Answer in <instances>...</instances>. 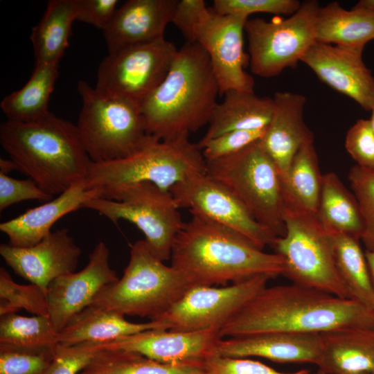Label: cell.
Wrapping results in <instances>:
<instances>
[{
    "label": "cell",
    "instance_id": "obj_1",
    "mask_svg": "<svg viewBox=\"0 0 374 374\" xmlns=\"http://www.w3.org/2000/svg\"><path fill=\"white\" fill-rule=\"evenodd\" d=\"M373 328V310L352 299L292 283L265 287L220 328V333L222 337H232Z\"/></svg>",
    "mask_w": 374,
    "mask_h": 374
},
{
    "label": "cell",
    "instance_id": "obj_2",
    "mask_svg": "<svg viewBox=\"0 0 374 374\" xmlns=\"http://www.w3.org/2000/svg\"><path fill=\"white\" fill-rule=\"evenodd\" d=\"M170 258L192 286L235 283L261 275L272 278L285 271L279 254L264 252L241 234L193 215L179 233Z\"/></svg>",
    "mask_w": 374,
    "mask_h": 374
},
{
    "label": "cell",
    "instance_id": "obj_3",
    "mask_svg": "<svg viewBox=\"0 0 374 374\" xmlns=\"http://www.w3.org/2000/svg\"><path fill=\"white\" fill-rule=\"evenodd\" d=\"M0 143L17 170L52 197L88 176L91 160L76 125L51 112L33 122H3Z\"/></svg>",
    "mask_w": 374,
    "mask_h": 374
},
{
    "label": "cell",
    "instance_id": "obj_4",
    "mask_svg": "<svg viewBox=\"0 0 374 374\" xmlns=\"http://www.w3.org/2000/svg\"><path fill=\"white\" fill-rule=\"evenodd\" d=\"M217 95L207 53L197 42H186L163 80L141 105L148 134L163 141L188 136L208 123Z\"/></svg>",
    "mask_w": 374,
    "mask_h": 374
},
{
    "label": "cell",
    "instance_id": "obj_5",
    "mask_svg": "<svg viewBox=\"0 0 374 374\" xmlns=\"http://www.w3.org/2000/svg\"><path fill=\"white\" fill-rule=\"evenodd\" d=\"M130 254L121 278L105 287L91 305L156 321L192 285L181 271L154 256L144 240L131 244Z\"/></svg>",
    "mask_w": 374,
    "mask_h": 374
},
{
    "label": "cell",
    "instance_id": "obj_6",
    "mask_svg": "<svg viewBox=\"0 0 374 374\" xmlns=\"http://www.w3.org/2000/svg\"><path fill=\"white\" fill-rule=\"evenodd\" d=\"M202 150L188 136L163 141L150 135L131 154L117 160L90 165L85 180L88 188L102 190L150 182L164 191L195 172H206Z\"/></svg>",
    "mask_w": 374,
    "mask_h": 374
},
{
    "label": "cell",
    "instance_id": "obj_7",
    "mask_svg": "<svg viewBox=\"0 0 374 374\" xmlns=\"http://www.w3.org/2000/svg\"><path fill=\"white\" fill-rule=\"evenodd\" d=\"M82 107L77 128L92 162L124 158L149 139L141 106L127 99L105 95L80 80Z\"/></svg>",
    "mask_w": 374,
    "mask_h": 374
},
{
    "label": "cell",
    "instance_id": "obj_8",
    "mask_svg": "<svg viewBox=\"0 0 374 374\" xmlns=\"http://www.w3.org/2000/svg\"><path fill=\"white\" fill-rule=\"evenodd\" d=\"M285 233L271 247L285 260L283 276L293 284L350 299L338 274L330 234L317 213L285 201Z\"/></svg>",
    "mask_w": 374,
    "mask_h": 374
},
{
    "label": "cell",
    "instance_id": "obj_9",
    "mask_svg": "<svg viewBox=\"0 0 374 374\" xmlns=\"http://www.w3.org/2000/svg\"><path fill=\"white\" fill-rule=\"evenodd\" d=\"M206 174L232 192L276 237L285 234L281 176L259 141L231 156L206 161Z\"/></svg>",
    "mask_w": 374,
    "mask_h": 374
},
{
    "label": "cell",
    "instance_id": "obj_10",
    "mask_svg": "<svg viewBox=\"0 0 374 374\" xmlns=\"http://www.w3.org/2000/svg\"><path fill=\"white\" fill-rule=\"evenodd\" d=\"M102 190L101 197L87 201L82 208L93 210L115 224L121 220L134 224L152 253L163 262L169 260L185 223L170 191L150 182Z\"/></svg>",
    "mask_w": 374,
    "mask_h": 374
},
{
    "label": "cell",
    "instance_id": "obj_11",
    "mask_svg": "<svg viewBox=\"0 0 374 374\" xmlns=\"http://www.w3.org/2000/svg\"><path fill=\"white\" fill-rule=\"evenodd\" d=\"M319 7L317 1L308 0L287 18L248 19L244 31L251 72L271 78L295 67L316 42L315 20Z\"/></svg>",
    "mask_w": 374,
    "mask_h": 374
},
{
    "label": "cell",
    "instance_id": "obj_12",
    "mask_svg": "<svg viewBox=\"0 0 374 374\" xmlns=\"http://www.w3.org/2000/svg\"><path fill=\"white\" fill-rule=\"evenodd\" d=\"M177 51L164 37L108 53L98 68L94 87L141 106L166 76Z\"/></svg>",
    "mask_w": 374,
    "mask_h": 374
},
{
    "label": "cell",
    "instance_id": "obj_13",
    "mask_svg": "<svg viewBox=\"0 0 374 374\" xmlns=\"http://www.w3.org/2000/svg\"><path fill=\"white\" fill-rule=\"evenodd\" d=\"M270 277L257 276L224 287L193 285L156 321L164 330L220 329L259 292Z\"/></svg>",
    "mask_w": 374,
    "mask_h": 374
},
{
    "label": "cell",
    "instance_id": "obj_14",
    "mask_svg": "<svg viewBox=\"0 0 374 374\" xmlns=\"http://www.w3.org/2000/svg\"><path fill=\"white\" fill-rule=\"evenodd\" d=\"M170 193L179 208L241 234L260 249L271 247L278 238L260 224L232 192L206 172L191 174L172 186Z\"/></svg>",
    "mask_w": 374,
    "mask_h": 374
},
{
    "label": "cell",
    "instance_id": "obj_15",
    "mask_svg": "<svg viewBox=\"0 0 374 374\" xmlns=\"http://www.w3.org/2000/svg\"><path fill=\"white\" fill-rule=\"evenodd\" d=\"M247 19L206 7L192 28L189 42H197L207 53L220 96L229 90L254 92L253 78L244 70L249 62L243 39Z\"/></svg>",
    "mask_w": 374,
    "mask_h": 374
},
{
    "label": "cell",
    "instance_id": "obj_16",
    "mask_svg": "<svg viewBox=\"0 0 374 374\" xmlns=\"http://www.w3.org/2000/svg\"><path fill=\"white\" fill-rule=\"evenodd\" d=\"M118 278L109 265L108 247L98 242L84 269L60 276L48 286L49 317L56 330L60 332L74 315L92 304L105 287Z\"/></svg>",
    "mask_w": 374,
    "mask_h": 374
},
{
    "label": "cell",
    "instance_id": "obj_17",
    "mask_svg": "<svg viewBox=\"0 0 374 374\" xmlns=\"http://www.w3.org/2000/svg\"><path fill=\"white\" fill-rule=\"evenodd\" d=\"M0 254L16 274L46 293L52 280L75 271L82 250L69 235V230L61 229L51 231L31 247L1 244Z\"/></svg>",
    "mask_w": 374,
    "mask_h": 374
},
{
    "label": "cell",
    "instance_id": "obj_18",
    "mask_svg": "<svg viewBox=\"0 0 374 374\" xmlns=\"http://www.w3.org/2000/svg\"><path fill=\"white\" fill-rule=\"evenodd\" d=\"M223 337L220 330L196 331L148 330L103 341L104 350L117 349L139 353L157 362L168 364L203 362L217 353Z\"/></svg>",
    "mask_w": 374,
    "mask_h": 374
},
{
    "label": "cell",
    "instance_id": "obj_19",
    "mask_svg": "<svg viewBox=\"0 0 374 374\" xmlns=\"http://www.w3.org/2000/svg\"><path fill=\"white\" fill-rule=\"evenodd\" d=\"M301 62L325 84L371 111L374 107V77L362 54L316 42Z\"/></svg>",
    "mask_w": 374,
    "mask_h": 374
},
{
    "label": "cell",
    "instance_id": "obj_20",
    "mask_svg": "<svg viewBox=\"0 0 374 374\" xmlns=\"http://www.w3.org/2000/svg\"><path fill=\"white\" fill-rule=\"evenodd\" d=\"M178 0H129L103 30L108 53L164 37Z\"/></svg>",
    "mask_w": 374,
    "mask_h": 374
},
{
    "label": "cell",
    "instance_id": "obj_21",
    "mask_svg": "<svg viewBox=\"0 0 374 374\" xmlns=\"http://www.w3.org/2000/svg\"><path fill=\"white\" fill-rule=\"evenodd\" d=\"M274 112L260 145L277 166L281 177L304 145L313 143L314 136L305 124V97L290 91L275 93Z\"/></svg>",
    "mask_w": 374,
    "mask_h": 374
},
{
    "label": "cell",
    "instance_id": "obj_22",
    "mask_svg": "<svg viewBox=\"0 0 374 374\" xmlns=\"http://www.w3.org/2000/svg\"><path fill=\"white\" fill-rule=\"evenodd\" d=\"M216 351L231 357H259L279 363L316 364L321 351V336L269 332L222 338Z\"/></svg>",
    "mask_w": 374,
    "mask_h": 374
},
{
    "label": "cell",
    "instance_id": "obj_23",
    "mask_svg": "<svg viewBox=\"0 0 374 374\" xmlns=\"http://www.w3.org/2000/svg\"><path fill=\"white\" fill-rule=\"evenodd\" d=\"M102 195V189L88 188L85 180L79 181L56 198L1 223L0 231L7 235L12 246H33L51 232L53 225L62 217L82 208L84 202Z\"/></svg>",
    "mask_w": 374,
    "mask_h": 374
},
{
    "label": "cell",
    "instance_id": "obj_24",
    "mask_svg": "<svg viewBox=\"0 0 374 374\" xmlns=\"http://www.w3.org/2000/svg\"><path fill=\"white\" fill-rule=\"evenodd\" d=\"M316 365L326 374L371 373L374 371V328H342L320 333Z\"/></svg>",
    "mask_w": 374,
    "mask_h": 374
},
{
    "label": "cell",
    "instance_id": "obj_25",
    "mask_svg": "<svg viewBox=\"0 0 374 374\" xmlns=\"http://www.w3.org/2000/svg\"><path fill=\"white\" fill-rule=\"evenodd\" d=\"M223 96L222 102L216 105L212 113L205 134L197 143L199 149L208 141L224 133L263 129L271 121L273 98L238 90H229Z\"/></svg>",
    "mask_w": 374,
    "mask_h": 374
},
{
    "label": "cell",
    "instance_id": "obj_26",
    "mask_svg": "<svg viewBox=\"0 0 374 374\" xmlns=\"http://www.w3.org/2000/svg\"><path fill=\"white\" fill-rule=\"evenodd\" d=\"M316 42L362 54L374 39V12L353 7L348 10L333 1L319 7L315 20Z\"/></svg>",
    "mask_w": 374,
    "mask_h": 374
},
{
    "label": "cell",
    "instance_id": "obj_27",
    "mask_svg": "<svg viewBox=\"0 0 374 374\" xmlns=\"http://www.w3.org/2000/svg\"><path fill=\"white\" fill-rule=\"evenodd\" d=\"M148 330H164L156 321L132 323L125 315L90 305L75 315L58 333V344L70 346L85 341H109Z\"/></svg>",
    "mask_w": 374,
    "mask_h": 374
},
{
    "label": "cell",
    "instance_id": "obj_28",
    "mask_svg": "<svg viewBox=\"0 0 374 374\" xmlns=\"http://www.w3.org/2000/svg\"><path fill=\"white\" fill-rule=\"evenodd\" d=\"M76 21L75 0H50L30 39L35 64H59L69 40L73 21Z\"/></svg>",
    "mask_w": 374,
    "mask_h": 374
},
{
    "label": "cell",
    "instance_id": "obj_29",
    "mask_svg": "<svg viewBox=\"0 0 374 374\" xmlns=\"http://www.w3.org/2000/svg\"><path fill=\"white\" fill-rule=\"evenodd\" d=\"M59 64H35L28 81L6 96L0 107L8 121L33 122L47 115L48 101L58 76Z\"/></svg>",
    "mask_w": 374,
    "mask_h": 374
},
{
    "label": "cell",
    "instance_id": "obj_30",
    "mask_svg": "<svg viewBox=\"0 0 374 374\" xmlns=\"http://www.w3.org/2000/svg\"><path fill=\"white\" fill-rule=\"evenodd\" d=\"M317 215L328 232L361 240L364 226L357 200L333 172L323 175Z\"/></svg>",
    "mask_w": 374,
    "mask_h": 374
},
{
    "label": "cell",
    "instance_id": "obj_31",
    "mask_svg": "<svg viewBox=\"0 0 374 374\" xmlns=\"http://www.w3.org/2000/svg\"><path fill=\"white\" fill-rule=\"evenodd\" d=\"M328 233L336 267L350 299L374 310V287L360 239L343 233Z\"/></svg>",
    "mask_w": 374,
    "mask_h": 374
},
{
    "label": "cell",
    "instance_id": "obj_32",
    "mask_svg": "<svg viewBox=\"0 0 374 374\" xmlns=\"http://www.w3.org/2000/svg\"><path fill=\"white\" fill-rule=\"evenodd\" d=\"M203 362L163 363L132 351L107 349L79 374H200Z\"/></svg>",
    "mask_w": 374,
    "mask_h": 374
},
{
    "label": "cell",
    "instance_id": "obj_33",
    "mask_svg": "<svg viewBox=\"0 0 374 374\" xmlns=\"http://www.w3.org/2000/svg\"><path fill=\"white\" fill-rule=\"evenodd\" d=\"M322 177L313 143L302 147L281 177L285 201L317 213Z\"/></svg>",
    "mask_w": 374,
    "mask_h": 374
},
{
    "label": "cell",
    "instance_id": "obj_34",
    "mask_svg": "<svg viewBox=\"0 0 374 374\" xmlns=\"http://www.w3.org/2000/svg\"><path fill=\"white\" fill-rule=\"evenodd\" d=\"M58 333L49 317L6 314L0 319V348L53 352Z\"/></svg>",
    "mask_w": 374,
    "mask_h": 374
},
{
    "label": "cell",
    "instance_id": "obj_35",
    "mask_svg": "<svg viewBox=\"0 0 374 374\" xmlns=\"http://www.w3.org/2000/svg\"><path fill=\"white\" fill-rule=\"evenodd\" d=\"M24 309L35 316L49 317L46 293L37 285L15 283L8 271L0 267V316Z\"/></svg>",
    "mask_w": 374,
    "mask_h": 374
},
{
    "label": "cell",
    "instance_id": "obj_36",
    "mask_svg": "<svg viewBox=\"0 0 374 374\" xmlns=\"http://www.w3.org/2000/svg\"><path fill=\"white\" fill-rule=\"evenodd\" d=\"M363 218L364 230L361 240L366 251L374 249V169L357 165L353 166L348 175Z\"/></svg>",
    "mask_w": 374,
    "mask_h": 374
},
{
    "label": "cell",
    "instance_id": "obj_37",
    "mask_svg": "<svg viewBox=\"0 0 374 374\" xmlns=\"http://www.w3.org/2000/svg\"><path fill=\"white\" fill-rule=\"evenodd\" d=\"M104 349L103 342L58 345L46 374H79Z\"/></svg>",
    "mask_w": 374,
    "mask_h": 374
},
{
    "label": "cell",
    "instance_id": "obj_38",
    "mask_svg": "<svg viewBox=\"0 0 374 374\" xmlns=\"http://www.w3.org/2000/svg\"><path fill=\"white\" fill-rule=\"evenodd\" d=\"M55 350L42 353L0 348V374H46Z\"/></svg>",
    "mask_w": 374,
    "mask_h": 374
},
{
    "label": "cell",
    "instance_id": "obj_39",
    "mask_svg": "<svg viewBox=\"0 0 374 374\" xmlns=\"http://www.w3.org/2000/svg\"><path fill=\"white\" fill-rule=\"evenodd\" d=\"M301 5L297 0H215L213 8L221 14L249 17L258 12L291 15Z\"/></svg>",
    "mask_w": 374,
    "mask_h": 374
},
{
    "label": "cell",
    "instance_id": "obj_40",
    "mask_svg": "<svg viewBox=\"0 0 374 374\" xmlns=\"http://www.w3.org/2000/svg\"><path fill=\"white\" fill-rule=\"evenodd\" d=\"M266 128L224 133L208 141L201 147L203 157L206 161H211L234 154L259 141Z\"/></svg>",
    "mask_w": 374,
    "mask_h": 374
},
{
    "label": "cell",
    "instance_id": "obj_41",
    "mask_svg": "<svg viewBox=\"0 0 374 374\" xmlns=\"http://www.w3.org/2000/svg\"><path fill=\"white\" fill-rule=\"evenodd\" d=\"M278 371L267 365L246 357L223 356L217 353L203 362L200 374H296Z\"/></svg>",
    "mask_w": 374,
    "mask_h": 374
},
{
    "label": "cell",
    "instance_id": "obj_42",
    "mask_svg": "<svg viewBox=\"0 0 374 374\" xmlns=\"http://www.w3.org/2000/svg\"><path fill=\"white\" fill-rule=\"evenodd\" d=\"M345 148L357 166L374 169V132L369 119H359L348 130Z\"/></svg>",
    "mask_w": 374,
    "mask_h": 374
},
{
    "label": "cell",
    "instance_id": "obj_43",
    "mask_svg": "<svg viewBox=\"0 0 374 374\" xmlns=\"http://www.w3.org/2000/svg\"><path fill=\"white\" fill-rule=\"evenodd\" d=\"M52 196L30 179L21 180L0 172V211L25 200L49 201Z\"/></svg>",
    "mask_w": 374,
    "mask_h": 374
},
{
    "label": "cell",
    "instance_id": "obj_44",
    "mask_svg": "<svg viewBox=\"0 0 374 374\" xmlns=\"http://www.w3.org/2000/svg\"><path fill=\"white\" fill-rule=\"evenodd\" d=\"M118 2L117 0H75L76 21L103 31L112 21Z\"/></svg>",
    "mask_w": 374,
    "mask_h": 374
},
{
    "label": "cell",
    "instance_id": "obj_45",
    "mask_svg": "<svg viewBox=\"0 0 374 374\" xmlns=\"http://www.w3.org/2000/svg\"><path fill=\"white\" fill-rule=\"evenodd\" d=\"M203 0H181L176 5L172 23L182 33L187 42L190 40L192 28L201 12L206 8Z\"/></svg>",
    "mask_w": 374,
    "mask_h": 374
},
{
    "label": "cell",
    "instance_id": "obj_46",
    "mask_svg": "<svg viewBox=\"0 0 374 374\" xmlns=\"http://www.w3.org/2000/svg\"><path fill=\"white\" fill-rule=\"evenodd\" d=\"M12 170H17L15 163L10 159H0V172L8 175Z\"/></svg>",
    "mask_w": 374,
    "mask_h": 374
},
{
    "label": "cell",
    "instance_id": "obj_47",
    "mask_svg": "<svg viewBox=\"0 0 374 374\" xmlns=\"http://www.w3.org/2000/svg\"><path fill=\"white\" fill-rule=\"evenodd\" d=\"M365 256L368 262L371 277L374 287V249L372 251H366Z\"/></svg>",
    "mask_w": 374,
    "mask_h": 374
},
{
    "label": "cell",
    "instance_id": "obj_48",
    "mask_svg": "<svg viewBox=\"0 0 374 374\" xmlns=\"http://www.w3.org/2000/svg\"><path fill=\"white\" fill-rule=\"evenodd\" d=\"M354 7L374 12V0H361Z\"/></svg>",
    "mask_w": 374,
    "mask_h": 374
},
{
    "label": "cell",
    "instance_id": "obj_49",
    "mask_svg": "<svg viewBox=\"0 0 374 374\" xmlns=\"http://www.w3.org/2000/svg\"><path fill=\"white\" fill-rule=\"evenodd\" d=\"M296 374H326V373H325L324 372L320 370L317 371V372L312 373L309 370L302 369V370H299L296 371Z\"/></svg>",
    "mask_w": 374,
    "mask_h": 374
},
{
    "label": "cell",
    "instance_id": "obj_50",
    "mask_svg": "<svg viewBox=\"0 0 374 374\" xmlns=\"http://www.w3.org/2000/svg\"><path fill=\"white\" fill-rule=\"evenodd\" d=\"M371 116L369 119L370 121V123H371V127H372V130L374 132V107H373V109H371Z\"/></svg>",
    "mask_w": 374,
    "mask_h": 374
},
{
    "label": "cell",
    "instance_id": "obj_51",
    "mask_svg": "<svg viewBox=\"0 0 374 374\" xmlns=\"http://www.w3.org/2000/svg\"><path fill=\"white\" fill-rule=\"evenodd\" d=\"M358 374H370V373H358Z\"/></svg>",
    "mask_w": 374,
    "mask_h": 374
},
{
    "label": "cell",
    "instance_id": "obj_52",
    "mask_svg": "<svg viewBox=\"0 0 374 374\" xmlns=\"http://www.w3.org/2000/svg\"><path fill=\"white\" fill-rule=\"evenodd\" d=\"M371 374H374V371Z\"/></svg>",
    "mask_w": 374,
    "mask_h": 374
}]
</instances>
